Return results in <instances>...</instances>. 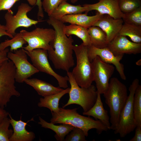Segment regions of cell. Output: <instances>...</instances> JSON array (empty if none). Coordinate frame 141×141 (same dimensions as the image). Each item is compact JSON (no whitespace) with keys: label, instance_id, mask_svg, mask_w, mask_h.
Segmentation results:
<instances>
[{"label":"cell","instance_id":"obj_22","mask_svg":"<svg viewBox=\"0 0 141 141\" xmlns=\"http://www.w3.org/2000/svg\"><path fill=\"white\" fill-rule=\"evenodd\" d=\"M70 88L68 87L56 94L51 95L40 98L38 104L39 107L47 108L52 112H57L59 110V101L65 95L69 93Z\"/></svg>","mask_w":141,"mask_h":141},{"label":"cell","instance_id":"obj_37","mask_svg":"<svg viewBox=\"0 0 141 141\" xmlns=\"http://www.w3.org/2000/svg\"><path fill=\"white\" fill-rule=\"evenodd\" d=\"M36 5L38 6V12L37 14L38 17H40L42 18L44 17V15L41 0H37Z\"/></svg>","mask_w":141,"mask_h":141},{"label":"cell","instance_id":"obj_15","mask_svg":"<svg viewBox=\"0 0 141 141\" xmlns=\"http://www.w3.org/2000/svg\"><path fill=\"white\" fill-rule=\"evenodd\" d=\"M83 6L87 8L85 13L87 14L90 11L96 10L101 14H107L115 19H122L124 15L119 8L118 0H98L95 3Z\"/></svg>","mask_w":141,"mask_h":141},{"label":"cell","instance_id":"obj_18","mask_svg":"<svg viewBox=\"0 0 141 141\" xmlns=\"http://www.w3.org/2000/svg\"><path fill=\"white\" fill-rule=\"evenodd\" d=\"M102 15L97 12L96 15L92 16H88L85 13L68 15L63 16L60 20L64 23H69L88 28L93 26Z\"/></svg>","mask_w":141,"mask_h":141},{"label":"cell","instance_id":"obj_28","mask_svg":"<svg viewBox=\"0 0 141 141\" xmlns=\"http://www.w3.org/2000/svg\"><path fill=\"white\" fill-rule=\"evenodd\" d=\"M133 109L136 126L141 127V85L139 84L134 93Z\"/></svg>","mask_w":141,"mask_h":141},{"label":"cell","instance_id":"obj_26","mask_svg":"<svg viewBox=\"0 0 141 141\" xmlns=\"http://www.w3.org/2000/svg\"><path fill=\"white\" fill-rule=\"evenodd\" d=\"M119 34L128 37L134 42L141 43V26L124 23Z\"/></svg>","mask_w":141,"mask_h":141},{"label":"cell","instance_id":"obj_34","mask_svg":"<svg viewBox=\"0 0 141 141\" xmlns=\"http://www.w3.org/2000/svg\"><path fill=\"white\" fill-rule=\"evenodd\" d=\"M20 0H0V11L10 9L14 4Z\"/></svg>","mask_w":141,"mask_h":141},{"label":"cell","instance_id":"obj_27","mask_svg":"<svg viewBox=\"0 0 141 141\" xmlns=\"http://www.w3.org/2000/svg\"><path fill=\"white\" fill-rule=\"evenodd\" d=\"M26 43L20 32L16 33L11 39H7L0 43V51H2L10 46V51H14L22 48L24 45Z\"/></svg>","mask_w":141,"mask_h":141},{"label":"cell","instance_id":"obj_19","mask_svg":"<svg viewBox=\"0 0 141 141\" xmlns=\"http://www.w3.org/2000/svg\"><path fill=\"white\" fill-rule=\"evenodd\" d=\"M83 114L92 116L96 120L101 121L108 130H110V123L108 112L104 108L101 94L97 92L96 101L93 106L88 111L83 112Z\"/></svg>","mask_w":141,"mask_h":141},{"label":"cell","instance_id":"obj_30","mask_svg":"<svg viewBox=\"0 0 141 141\" xmlns=\"http://www.w3.org/2000/svg\"><path fill=\"white\" fill-rule=\"evenodd\" d=\"M119 8L123 13L131 11L141 7V0H118Z\"/></svg>","mask_w":141,"mask_h":141},{"label":"cell","instance_id":"obj_31","mask_svg":"<svg viewBox=\"0 0 141 141\" xmlns=\"http://www.w3.org/2000/svg\"><path fill=\"white\" fill-rule=\"evenodd\" d=\"M10 124L8 117L0 124V141H9L13 133V130L9 129Z\"/></svg>","mask_w":141,"mask_h":141},{"label":"cell","instance_id":"obj_39","mask_svg":"<svg viewBox=\"0 0 141 141\" xmlns=\"http://www.w3.org/2000/svg\"><path fill=\"white\" fill-rule=\"evenodd\" d=\"M9 113L6 110L0 107V124L5 118L7 117Z\"/></svg>","mask_w":141,"mask_h":141},{"label":"cell","instance_id":"obj_5","mask_svg":"<svg viewBox=\"0 0 141 141\" xmlns=\"http://www.w3.org/2000/svg\"><path fill=\"white\" fill-rule=\"evenodd\" d=\"M70 87L68 93L69 98L63 107L64 108L72 104L80 105L84 112L89 110L94 105L97 99L96 87L92 84L87 87H80L76 82L71 72H67Z\"/></svg>","mask_w":141,"mask_h":141},{"label":"cell","instance_id":"obj_3","mask_svg":"<svg viewBox=\"0 0 141 141\" xmlns=\"http://www.w3.org/2000/svg\"><path fill=\"white\" fill-rule=\"evenodd\" d=\"M103 95L105 103L110 109V130H114L118 126L121 113L128 98L127 88L118 78H112L109 81L107 90Z\"/></svg>","mask_w":141,"mask_h":141},{"label":"cell","instance_id":"obj_36","mask_svg":"<svg viewBox=\"0 0 141 141\" xmlns=\"http://www.w3.org/2000/svg\"><path fill=\"white\" fill-rule=\"evenodd\" d=\"M135 132L134 136L129 141H141V127L136 126L135 128Z\"/></svg>","mask_w":141,"mask_h":141},{"label":"cell","instance_id":"obj_12","mask_svg":"<svg viewBox=\"0 0 141 141\" xmlns=\"http://www.w3.org/2000/svg\"><path fill=\"white\" fill-rule=\"evenodd\" d=\"M91 63L97 91L101 95L103 94L108 89L109 80L114 72L115 67L104 62L98 56L93 60Z\"/></svg>","mask_w":141,"mask_h":141},{"label":"cell","instance_id":"obj_2","mask_svg":"<svg viewBox=\"0 0 141 141\" xmlns=\"http://www.w3.org/2000/svg\"><path fill=\"white\" fill-rule=\"evenodd\" d=\"M77 110L76 108L69 109L60 107L58 112H51L50 122L54 124H67L79 128L83 131L86 137L88 136V132L91 129H96L98 134L108 130L100 120L81 115L77 112Z\"/></svg>","mask_w":141,"mask_h":141},{"label":"cell","instance_id":"obj_13","mask_svg":"<svg viewBox=\"0 0 141 141\" xmlns=\"http://www.w3.org/2000/svg\"><path fill=\"white\" fill-rule=\"evenodd\" d=\"M88 54L91 62L95 57L98 56L104 62L114 65L121 79L124 80L126 79L124 65L120 62L124 55H116L107 47L100 48L92 45L88 46Z\"/></svg>","mask_w":141,"mask_h":141},{"label":"cell","instance_id":"obj_1","mask_svg":"<svg viewBox=\"0 0 141 141\" xmlns=\"http://www.w3.org/2000/svg\"><path fill=\"white\" fill-rule=\"evenodd\" d=\"M47 22L55 32L54 38L50 43L51 48L48 51V57L56 69L69 72L75 64L73 56L74 40L71 36L67 37L64 33V23L50 17Z\"/></svg>","mask_w":141,"mask_h":141},{"label":"cell","instance_id":"obj_14","mask_svg":"<svg viewBox=\"0 0 141 141\" xmlns=\"http://www.w3.org/2000/svg\"><path fill=\"white\" fill-rule=\"evenodd\" d=\"M107 47L116 55L141 52V43L131 41L126 36L119 34L108 43Z\"/></svg>","mask_w":141,"mask_h":141},{"label":"cell","instance_id":"obj_23","mask_svg":"<svg viewBox=\"0 0 141 141\" xmlns=\"http://www.w3.org/2000/svg\"><path fill=\"white\" fill-rule=\"evenodd\" d=\"M39 121L38 124L41 127L46 128L50 129L56 133L54 137L57 141H64L65 136L68 134L74 128L70 125L62 124L59 125H55L51 123H49L40 117H39Z\"/></svg>","mask_w":141,"mask_h":141},{"label":"cell","instance_id":"obj_16","mask_svg":"<svg viewBox=\"0 0 141 141\" xmlns=\"http://www.w3.org/2000/svg\"><path fill=\"white\" fill-rule=\"evenodd\" d=\"M124 23L122 19H115L103 14L93 26L99 27L105 33L108 43L119 34Z\"/></svg>","mask_w":141,"mask_h":141},{"label":"cell","instance_id":"obj_25","mask_svg":"<svg viewBox=\"0 0 141 141\" xmlns=\"http://www.w3.org/2000/svg\"><path fill=\"white\" fill-rule=\"evenodd\" d=\"M63 31L67 37L75 35L80 39L83 43L88 46L91 45L88 28L75 24L65 25Z\"/></svg>","mask_w":141,"mask_h":141},{"label":"cell","instance_id":"obj_29","mask_svg":"<svg viewBox=\"0 0 141 141\" xmlns=\"http://www.w3.org/2000/svg\"><path fill=\"white\" fill-rule=\"evenodd\" d=\"M124 23L141 26V7L130 12L124 13Z\"/></svg>","mask_w":141,"mask_h":141},{"label":"cell","instance_id":"obj_33","mask_svg":"<svg viewBox=\"0 0 141 141\" xmlns=\"http://www.w3.org/2000/svg\"><path fill=\"white\" fill-rule=\"evenodd\" d=\"M68 0H43L42 2V7L44 11L49 16L53 11L64 1Z\"/></svg>","mask_w":141,"mask_h":141},{"label":"cell","instance_id":"obj_7","mask_svg":"<svg viewBox=\"0 0 141 141\" xmlns=\"http://www.w3.org/2000/svg\"><path fill=\"white\" fill-rule=\"evenodd\" d=\"M139 83V79H135L130 86L129 94L121 113L118 126L114 130L115 134H119L121 138L124 137L133 132L136 127L133 109V101L134 93Z\"/></svg>","mask_w":141,"mask_h":141},{"label":"cell","instance_id":"obj_40","mask_svg":"<svg viewBox=\"0 0 141 141\" xmlns=\"http://www.w3.org/2000/svg\"><path fill=\"white\" fill-rule=\"evenodd\" d=\"M29 4L31 6L36 5L37 0H27Z\"/></svg>","mask_w":141,"mask_h":141},{"label":"cell","instance_id":"obj_21","mask_svg":"<svg viewBox=\"0 0 141 141\" xmlns=\"http://www.w3.org/2000/svg\"><path fill=\"white\" fill-rule=\"evenodd\" d=\"M87 9L86 7L80 5H74L69 3L67 1H64L53 11L49 17L60 20L65 15L82 13L86 12Z\"/></svg>","mask_w":141,"mask_h":141},{"label":"cell","instance_id":"obj_10","mask_svg":"<svg viewBox=\"0 0 141 141\" xmlns=\"http://www.w3.org/2000/svg\"><path fill=\"white\" fill-rule=\"evenodd\" d=\"M25 50L30 57L33 65L39 72L45 73L55 78L57 80L60 87L64 89L68 88V77L67 76H61L52 69L48 60V50L40 49H35L31 51Z\"/></svg>","mask_w":141,"mask_h":141},{"label":"cell","instance_id":"obj_8","mask_svg":"<svg viewBox=\"0 0 141 141\" xmlns=\"http://www.w3.org/2000/svg\"><path fill=\"white\" fill-rule=\"evenodd\" d=\"M20 32L28 45L23 48L25 50L31 51L40 49L48 50L51 47L50 43L54 38L55 32L51 28L37 27L29 32L24 30Z\"/></svg>","mask_w":141,"mask_h":141},{"label":"cell","instance_id":"obj_11","mask_svg":"<svg viewBox=\"0 0 141 141\" xmlns=\"http://www.w3.org/2000/svg\"><path fill=\"white\" fill-rule=\"evenodd\" d=\"M27 55L23 48L14 51H9L7 57L14 64L16 68L15 81L19 83L25 80L39 71L28 61Z\"/></svg>","mask_w":141,"mask_h":141},{"label":"cell","instance_id":"obj_24","mask_svg":"<svg viewBox=\"0 0 141 141\" xmlns=\"http://www.w3.org/2000/svg\"><path fill=\"white\" fill-rule=\"evenodd\" d=\"M91 45L100 48L107 47L108 42L105 33L99 27L92 26L88 28Z\"/></svg>","mask_w":141,"mask_h":141},{"label":"cell","instance_id":"obj_35","mask_svg":"<svg viewBox=\"0 0 141 141\" xmlns=\"http://www.w3.org/2000/svg\"><path fill=\"white\" fill-rule=\"evenodd\" d=\"M9 51L8 48H6L4 50L0 51V66L6 61L8 60L7 54Z\"/></svg>","mask_w":141,"mask_h":141},{"label":"cell","instance_id":"obj_17","mask_svg":"<svg viewBox=\"0 0 141 141\" xmlns=\"http://www.w3.org/2000/svg\"><path fill=\"white\" fill-rule=\"evenodd\" d=\"M8 115L10 124L13 128V133L9 141H32L34 139L35 136L34 133L27 131L25 128L28 122L34 121L33 118L25 122L21 120V116L20 120L16 121L13 119L9 113Z\"/></svg>","mask_w":141,"mask_h":141},{"label":"cell","instance_id":"obj_32","mask_svg":"<svg viewBox=\"0 0 141 141\" xmlns=\"http://www.w3.org/2000/svg\"><path fill=\"white\" fill-rule=\"evenodd\" d=\"M70 133L67 135L64 141H86V136L83 131L74 127Z\"/></svg>","mask_w":141,"mask_h":141},{"label":"cell","instance_id":"obj_4","mask_svg":"<svg viewBox=\"0 0 141 141\" xmlns=\"http://www.w3.org/2000/svg\"><path fill=\"white\" fill-rule=\"evenodd\" d=\"M88 46L83 43L73 46L77 63L71 73L78 85L81 87H88L94 81L92 67L88 57Z\"/></svg>","mask_w":141,"mask_h":141},{"label":"cell","instance_id":"obj_6","mask_svg":"<svg viewBox=\"0 0 141 141\" xmlns=\"http://www.w3.org/2000/svg\"><path fill=\"white\" fill-rule=\"evenodd\" d=\"M16 68L9 60L0 66V107L3 109L13 96L17 97L20 93L15 85Z\"/></svg>","mask_w":141,"mask_h":141},{"label":"cell","instance_id":"obj_38","mask_svg":"<svg viewBox=\"0 0 141 141\" xmlns=\"http://www.w3.org/2000/svg\"><path fill=\"white\" fill-rule=\"evenodd\" d=\"M4 36H8L11 38L14 36L7 32L5 25L0 24V38Z\"/></svg>","mask_w":141,"mask_h":141},{"label":"cell","instance_id":"obj_20","mask_svg":"<svg viewBox=\"0 0 141 141\" xmlns=\"http://www.w3.org/2000/svg\"><path fill=\"white\" fill-rule=\"evenodd\" d=\"M32 87L38 95L43 97L60 92L63 89L55 87L44 81L36 78L27 79L24 81Z\"/></svg>","mask_w":141,"mask_h":141},{"label":"cell","instance_id":"obj_9","mask_svg":"<svg viewBox=\"0 0 141 141\" xmlns=\"http://www.w3.org/2000/svg\"><path fill=\"white\" fill-rule=\"evenodd\" d=\"M32 9V7L27 4L22 3L18 6L15 15L13 14L10 9L8 10L4 16L7 32L14 36L16 34V30L18 28H28L41 21L31 19L27 16V13Z\"/></svg>","mask_w":141,"mask_h":141},{"label":"cell","instance_id":"obj_41","mask_svg":"<svg viewBox=\"0 0 141 141\" xmlns=\"http://www.w3.org/2000/svg\"><path fill=\"white\" fill-rule=\"evenodd\" d=\"M70 1L72 3H74L77 2L78 0H70Z\"/></svg>","mask_w":141,"mask_h":141}]
</instances>
